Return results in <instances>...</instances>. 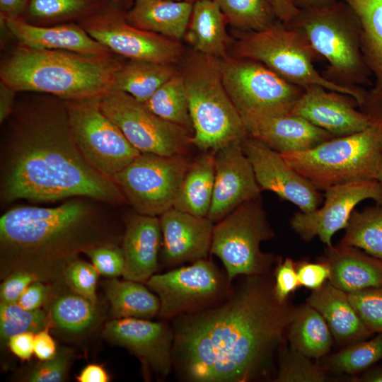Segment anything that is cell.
<instances>
[{"label":"cell","mask_w":382,"mask_h":382,"mask_svg":"<svg viewBox=\"0 0 382 382\" xmlns=\"http://www.w3.org/2000/svg\"><path fill=\"white\" fill-rule=\"evenodd\" d=\"M322 260L330 269L328 282L347 293L382 285V260L358 248L327 247Z\"/></svg>","instance_id":"obj_25"},{"label":"cell","mask_w":382,"mask_h":382,"mask_svg":"<svg viewBox=\"0 0 382 382\" xmlns=\"http://www.w3.org/2000/svg\"><path fill=\"white\" fill-rule=\"evenodd\" d=\"M274 292L277 299L284 303L300 286L296 265L289 257L278 260L274 272Z\"/></svg>","instance_id":"obj_46"},{"label":"cell","mask_w":382,"mask_h":382,"mask_svg":"<svg viewBox=\"0 0 382 382\" xmlns=\"http://www.w3.org/2000/svg\"><path fill=\"white\" fill-rule=\"evenodd\" d=\"M231 25L251 31L266 29L278 21L267 0H214Z\"/></svg>","instance_id":"obj_37"},{"label":"cell","mask_w":382,"mask_h":382,"mask_svg":"<svg viewBox=\"0 0 382 382\" xmlns=\"http://www.w3.org/2000/svg\"><path fill=\"white\" fill-rule=\"evenodd\" d=\"M241 117L248 137L280 154L304 151L334 137L291 113Z\"/></svg>","instance_id":"obj_22"},{"label":"cell","mask_w":382,"mask_h":382,"mask_svg":"<svg viewBox=\"0 0 382 382\" xmlns=\"http://www.w3.org/2000/svg\"><path fill=\"white\" fill-rule=\"evenodd\" d=\"M83 28L111 52L131 60L173 64L183 52L178 40L140 29L113 15L88 20Z\"/></svg>","instance_id":"obj_16"},{"label":"cell","mask_w":382,"mask_h":382,"mask_svg":"<svg viewBox=\"0 0 382 382\" xmlns=\"http://www.w3.org/2000/svg\"><path fill=\"white\" fill-rule=\"evenodd\" d=\"M336 0H293L299 9L320 6L331 4Z\"/></svg>","instance_id":"obj_58"},{"label":"cell","mask_w":382,"mask_h":382,"mask_svg":"<svg viewBox=\"0 0 382 382\" xmlns=\"http://www.w3.org/2000/svg\"><path fill=\"white\" fill-rule=\"evenodd\" d=\"M274 236L260 197L248 201L214 226L210 253L220 259L231 283L238 276L269 274L276 256L260 249Z\"/></svg>","instance_id":"obj_9"},{"label":"cell","mask_w":382,"mask_h":382,"mask_svg":"<svg viewBox=\"0 0 382 382\" xmlns=\"http://www.w3.org/2000/svg\"><path fill=\"white\" fill-rule=\"evenodd\" d=\"M275 382H328L334 377L320 362H314L296 349L283 345L278 354Z\"/></svg>","instance_id":"obj_38"},{"label":"cell","mask_w":382,"mask_h":382,"mask_svg":"<svg viewBox=\"0 0 382 382\" xmlns=\"http://www.w3.org/2000/svg\"><path fill=\"white\" fill-rule=\"evenodd\" d=\"M38 279L33 273L26 270H16L10 273L1 284V301L4 303H18L26 288L34 281Z\"/></svg>","instance_id":"obj_47"},{"label":"cell","mask_w":382,"mask_h":382,"mask_svg":"<svg viewBox=\"0 0 382 382\" xmlns=\"http://www.w3.org/2000/svg\"><path fill=\"white\" fill-rule=\"evenodd\" d=\"M353 308L366 328L382 333V285L347 293Z\"/></svg>","instance_id":"obj_41"},{"label":"cell","mask_w":382,"mask_h":382,"mask_svg":"<svg viewBox=\"0 0 382 382\" xmlns=\"http://www.w3.org/2000/svg\"><path fill=\"white\" fill-rule=\"evenodd\" d=\"M286 25L301 33L328 62L322 73L327 80L349 88L370 84L372 74L361 50L359 22L345 2L299 9Z\"/></svg>","instance_id":"obj_5"},{"label":"cell","mask_w":382,"mask_h":382,"mask_svg":"<svg viewBox=\"0 0 382 382\" xmlns=\"http://www.w3.org/2000/svg\"><path fill=\"white\" fill-rule=\"evenodd\" d=\"M41 280L32 282L21 296L18 303L28 310L38 309L49 299L51 287Z\"/></svg>","instance_id":"obj_49"},{"label":"cell","mask_w":382,"mask_h":382,"mask_svg":"<svg viewBox=\"0 0 382 382\" xmlns=\"http://www.w3.org/2000/svg\"><path fill=\"white\" fill-rule=\"evenodd\" d=\"M190 163L185 155L141 153L112 179L137 213L160 216L173 207Z\"/></svg>","instance_id":"obj_12"},{"label":"cell","mask_w":382,"mask_h":382,"mask_svg":"<svg viewBox=\"0 0 382 382\" xmlns=\"http://www.w3.org/2000/svg\"><path fill=\"white\" fill-rule=\"evenodd\" d=\"M88 6L87 0H30L28 11L37 18L56 19L79 14Z\"/></svg>","instance_id":"obj_44"},{"label":"cell","mask_w":382,"mask_h":382,"mask_svg":"<svg viewBox=\"0 0 382 382\" xmlns=\"http://www.w3.org/2000/svg\"><path fill=\"white\" fill-rule=\"evenodd\" d=\"M306 303L322 315L338 345L345 347L372 334L351 304L348 294L328 282L312 290Z\"/></svg>","instance_id":"obj_26"},{"label":"cell","mask_w":382,"mask_h":382,"mask_svg":"<svg viewBox=\"0 0 382 382\" xmlns=\"http://www.w3.org/2000/svg\"><path fill=\"white\" fill-rule=\"evenodd\" d=\"M234 57L257 61L288 82L305 88L321 86L361 103L365 89L340 86L327 80L314 66L318 55L301 33L278 21L259 31L245 33L233 47Z\"/></svg>","instance_id":"obj_8"},{"label":"cell","mask_w":382,"mask_h":382,"mask_svg":"<svg viewBox=\"0 0 382 382\" xmlns=\"http://www.w3.org/2000/svg\"><path fill=\"white\" fill-rule=\"evenodd\" d=\"M340 244L358 248L382 260V203L354 209Z\"/></svg>","instance_id":"obj_34"},{"label":"cell","mask_w":382,"mask_h":382,"mask_svg":"<svg viewBox=\"0 0 382 382\" xmlns=\"http://www.w3.org/2000/svg\"><path fill=\"white\" fill-rule=\"evenodd\" d=\"M267 1L272 7L277 18L284 24H288L299 11L293 0Z\"/></svg>","instance_id":"obj_53"},{"label":"cell","mask_w":382,"mask_h":382,"mask_svg":"<svg viewBox=\"0 0 382 382\" xmlns=\"http://www.w3.org/2000/svg\"><path fill=\"white\" fill-rule=\"evenodd\" d=\"M214 157L215 150L206 151L191 162L177 191L173 208L198 216H207L214 190Z\"/></svg>","instance_id":"obj_29"},{"label":"cell","mask_w":382,"mask_h":382,"mask_svg":"<svg viewBox=\"0 0 382 382\" xmlns=\"http://www.w3.org/2000/svg\"><path fill=\"white\" fill-rule=\"evenodd\" d=\"M221 59L196 52L181 72L192 125L191 143L204 151L247 137L242 117L224 85Z\"/></svg>","instance_id":"obj_6"},{"label":"cell","mask_w":382,"mask_h":382,"mask_svg":"<svg viewBox=\"0 0 382 382\" xmlns=\"http://www.w3.org/2000/svg\"><path fill=\"white\" fill-rule=\"evenodd\" d=\"M34 337L32 332H24L11 336L7 345L11 352L22 360H28L34 354Z\"/></svg>","instance_id":"obj_51"},{"label":"cell","mask_w":382,"mask_h":382,"mask_svg":"<svg viewBox=\"0 0 382 382\" xmlns=\"http://www.w3.org/2000/svg\"><path fill=\"white\" fill-rule=\"evenodd\" d=\"M281 154L319 190L349 183L376 180L382 155V127L372 125L304 151Z\"/></svg>","instance_id":"obj_7"},{"label":"cell","mask_w":382,"mask_h":382,"mask_svg":"<svg viewBox=\"0 0 382 382\" xmlns=\"http://www.w3.org/2000/svg\"><path fill=\"white\" fill-rule=\"evenodd\" d=\"M162 233L158 216L137 213L125 221L122 249L125 257V279L141 283L158 270Z\"/></svg>","instance_id":"obj_23"},{"label":"cell","mask_w":382,"mask_h":382,"mask_svg":"<svg viewBox=\"0 0 382 382\" xmlns=\"http://www.w3.org/2000/svg\"><path fill=\"white\" fill-rule=\"evenodd\" d=\"M64 101L75 141L95 170L112 178L141 154L103 112L100 98Z\"/></svg>","instance_id":"obj_11"},{"label":"cell","mask_w":382,"mask_h":382,"mask_svg":"<svg viewBox=\"0 0 382 382\" xmlns=\"http://www.w3.org/2000/svg\"><path fill=\"white\" fill-rule=\"evenodd\" d=\"M161 257L169 266L206 259L210 253L214 222L173 207L159 216Z\"/></svg>","instance_id":"obj_21"},{"label":"cell","mask_w":382,"mask_h":382,"mask_svg":"<svg viewBox=\"0 0 382 382\" xmlns=\"http://www.w3.org/2000/svg\"><path fill=\"white\" fill-rule=\"evenodd\" d=\"M104 336L134 354L144 366L165 377L173 367V332L167 323L125 318L108 322Z\"/></svg>","instance_id":"obj_19"},{"label":"cell","mask_w":382,"mask_h":382,"mask_svg":"<svg viewBox=\"0 0 382 382\" xmlns=\"http://www.w3.org/2000/svg\"><path fill=\"white\" fill-rule=\"evenodd\" d=\"M98 274L93 265L76 258L65 267L62 277L75 294L96 303Z\"/></svg>","instance_id":"obj_42"},{"label":"cell","mask_w":382,"mask_h":382,"mask_svg":"<svg viewBox=\"0 0 382 382\" xmlns=\"http://www.w3.org/2000/svg\"><path fill=\"white\" fill-rule=\"evenodd\" d=\"M382 359V333L360 340L323 358L321 364L332 374L352 376L366 371Z\"/></svg>","instance_id":"obj_36"},{"label":"cell","mask_w":382,"mask_h":382,"mask_svg":"<svg viewBox=\"0 0 382 382\" xmlns=\"http://www.w3.org/2000/svg\"><path fill=\"white\" fill-rule=\"evenodd\" d=\"M144 103L161 118L192 131L188 98L181 72L176 71Z\"/></svg>","instance_id":"obj_35"},{"label":"cell","mask_w":382,"mask_h":382,"mask_svg":"<svg viewBox=\"0 0 382 382\" xmlns=\"http://www.w3.org/2000/svg\"><path fill=\"white\" fill-rule=\"evenodd\" d=\"M8 119L1 152L2 203H46L79 197L109 204L127 202L113 179L83 158L64 100L14 108Z\"/></svg>","instance_id":"obj_2"},{"label":"cell","mask_w":382,"mask_h":382,"mask_svg":"<svg viewBox=\"0 0 382 382\" xmlns=\"http://www.w3.org/2000/svg\"><path fill=\"white\" fill-rule=\"evenodd\" d=\"M94 201L73 197L57 207L19 206L4 213L0 218L1 277L21 270L44 282L54 281L79 253L114 242Z\"/></svg>","instance_id":"obj_3"},{"label":"cell","mask_w":382,"mask_h":382,"mask_svg":"<svg viewBox=\"0 0 382 382\" xmlns=\"http://www.w3.org/2000/svg\"><path fill=\"white\" fill-rule=\"evenodd\" d=\"M286 340L298 352L317 360L327 356L334 343L325 320L307 303L295 306L287 328Z\"/></svg>","instance_id":"obj_30"},{"label":"cell","mask_w":382,"mask_h":382,"mask_svg":"<svg viewBox=\"0 0 382 382\" xmlns=\"http://www.w3.org/2000/svg\"><path fill=\"white\" fill-rule=\"evenodd\" d=\"M48 327V318L41 309L28 310L18 303L0 304V336L3 342L15 335L37 332Z\"/></svg>","instance_id":"obj_40"},{"label":"cell","mask_w":382,"mask_h":382,"mask_svg":"<svg viewBox=\"0 0 382 382\" xmlns=\"http://www.w3.org/2000/svg\"><path fill=\"white\" fill-rule=\"evenodd\" d=\"M105 294L115 318L150 319L158 315L161 303L141 282L111 278L105 284Z\"/></svg>","instance_id":"obj_31"},{"label":"cell","mask_w":382,"mask_h":382,"mask_svg":"<svg viewBox=\"0 0 382 382\" xmlns=\"http://www.w3.org/2000/svg\"><path fill=\"white\" fill-rule=\"evenodd\" d=\"M146 284L159 298L158 316L164 320L213 306L231 290L227 277L207 258L166 273L154 274Z\"/></svg>","instance_id":"obj_14"},{"label":"cell","mask_w":382,"mask_h":382,"mask_svg":"<svg viewBox=\"0 0 382 382\" xmlns=\"http://www.w3.org/2000/svg\"><path fill=\"white\" fill-rule=\"evenodd\" d=\"M173 64L131 60L116 72L113 89L146 102L176 70Z\"/></svg>","instance_id":"obj_33"},{"label":"cell","mask_w":382,"mask_h":382,"mask_svg":"<svg viewBox=\"0 0 382 382\" xmlns=\"http://www.w3.org/2000/svg\"><path fill=\"white\" fill-rule=\"evenodd\" d=\"M100 106L141 153L185 155L192 144L189 129L161 118L125 92L112 89L100 98Z\"/></svg>","instance_id":"obj_13"},{"label":"cell","mask_w":382,"mask_h":382,"mask_svg":"<svg viewBox=\"0 0 382 382\" xmlns=\"http://www.w3.org/2000/svg\"><path fill=\"white\" fill-rule=\"evenodd\" d=\"M50 314L60 329L71 333H80L93 325L97 311L96 303L75 294L57 297L51 306Z\"/></svg>","instance_id":"obj_39"},{"label":"cell","mask_w":382,"mask_h":382,"mask_svg":"<svg viewBox=\"0 0 382 382\" xmlns=\"http://www.w3.org/2000/svg\"><path fill=\"white\" fill-rule=\"evenodd\" d=\"M48 329L47 327L35 334L34 337V354L40 361L51 359L57 352L55 342Z\"/></svg>","instance_id":"obj_52"},{"label":"cell","mask_w":382,"mask_h":382,"mask_svg":"<svg viewBox=\"0 0 382 382\" xmlns=\"http://www.w3.org/2000/svg\"><path fill=\"white\" fill-rule=\"evenodd\" d=\"M226 23L214 0L195 1L184 39L197 52L224 59L228 45Z\"/></svg>","instance_id":"obj_28"},{"label":"cell","mask_w":382,"mask_h":382,"mask_svg":"<svg viewBox=\"0 0 382 382\" xmlns=\"http://www.w3.org/2000/svg\"><path fill=\"white\" fill-rule=\"evenodd\" d=\"M376 180L381 184L382 186V155L378 169L377 176H376Z\"/></svg>","instance_id":"obj_59"},{"label":"cell","mask_w":382,"mask_h":382,"mask_svg":"<svg viewBox=\"0 0 382 382\" xmlns=\"http://www.w3.org/2000/svg\"><path fill=\"white\" fill-rule=\"evenodd\" d=\"M17 92L3 82H0V123H4L13 113Z\"/></svg>","instance_id":"obj_54"},{"label":"cell","mask_w":382,"mask_h":382,"mask_svg":"<svg viewBox=\"0 0 382 382\" xmlns=\"http://www.w3.org/2000/svg\"><path fill=\"white\" fill-rule=\"evenodd\" d=\"M235 141L215 150L214 183L207 217L216 223L262 192L250 161Z\"/></svg>","instance_id":"obj_18"},{"label":"cell","mask_w":382,"mask_h":382,"mask_svg":"<svg viewBox=\"0 0 382 382\" xmlns=\"http://www.w3.org/2000/svg\"><path fill=\"white\" fill-rule=\"evenodd\" d=\"M241 144L262 191L274 192L303 212H312L323 202L319 190L293 168L280 153L248 136Z\"/></svg>","instance_id":"obj_17"},{"label":"cell","mask_w":382,"mask_h":382,"mask_svg":"<svg viewBox=\"0 0 382 382\" xmlns=\"http://www.w3.org/2000/svg\"><path fill=\"white\" fill-rule=\"evenodd\" d=\"M79 382H108L110 376L105 369L98 364H88L76 376Z\"/></svg>","instance_id":"obj_55"},{"label":"cell","mask_w":382,"mask_h":382,"mask_svg":"<svg viewBox=\"0 0 382 382\" xmlns=\"http://www.w3.org/2000/svg\"><path fill=\"white\" fill-rule=\"evenodd\" d=\"M110 1H115V0H110Z\"/></svg>","instance_id":"obj_61"},{"label":"cell","mask_w":382,"mask_h":382,"mask_svg":"<svg viewBox=\"0 0 382 382\" xmlns=\"http://www.w3.org/2000/svg\"><path fill=\"white\" fill-rule=\"evenodd\" d=\"M296 265L300 286L307 289L316 290L330 277L329 267L323 260L317 262L301 261Z\"/></svg>","instance_id":"obj_48"},{"label":"cell","mask_w":382,"mask_h":382,"mask_svg":"<svg viewBox=\"0 0 382 382\" xmlns=\"http://www.w3.org/2000/svg\"><path fill=\"white\" fill-rule=\"evenodd\" d=\"M30 0H0L1 17L19 18Z\"/></svg>","instance_id":"obj_56"},{"label":"cell","mask_w":382,"mask_h":382,"mask_svg":"<svg viewBox=\"0 0 382 382\" xmlns=\"http://www.w3.org/2000/svg\"><path fill=\"white\" fill-rule=\"evenodd\" d=\"M341 1L358 18L363 55L376 85L382 86V0Z\"/></svg>","instance_id":"obj_32"},{"label":"cell","mask_w":382,"mask_h":382,"mask_svg":"<svg viewBox=\"0 0 382 382\" xmlns=\"http://www.w3.org/2000/svg\"><path fill=\"white\" fill-rule=\"evenodd\" d=\"M357 107L356 100L349 96L311 86L304 88L290 113L338 137L372 126L368 116Z\"/></svg>","instance_id":"obj_20"},{"label":"cell","mask_w":382,"mask_h":382,"mask_svg":"<svg viewBox=\"0 0 382 382\" xmlns=\"http://www.w3.org/2000/svg\"><path fill=\"white\" fill-rule=\"evenodd\" d=\"M122 64L110 54L35 50L19 45L1 62V81L16 92L52 94L64 100L101 98L113 89Z\"/></svg>","instance_id":"obj_4"},{"label":"cell","mask_w":382,"mask_h":382,"mask_svg":"<svg viewBox=\"0 0 382 382\" xmlns=\"http://www.w3.org/2000/svg\"><path fill=\"white\" fill-rule=\"evenodd\" d=\"M193 3L174 0H135L127 22L140 29L178 40L184 37Z\"/></svg>","instance_id":"obj_27"},{"label":"cell","mask_w":382,"mask_h":382,"mask_svg":"<svg viewBox=\"0 0 382 382\" xmlns=\"http://www.w3.org/2000/svg\"><path fill=\"white\" fill-rule=\"evenodd\" d=\"M356 379H357V381L361 382H382V367L371 366Z\"/></svg>","instance_id":"obj_57"},{"label":"cell","mask_w":382,"mask_h":382,"mask_svg":"<svg viewBox=\"0 0 382 382\" xmlns=\"http://www.w3.org/2000/svg\"><path fill=\"white\" fill-rule=\"evenodd\" d=\"M221 71L241 117L290 113L304 91L253 59L226 56L221 59Z\"/></svg>","instance_id":"obj_10"},{"label":"cell","mask_w":382,"mask_h":382,"mask_svg":"<svg viewBox=\"0 0 382 382\" xmlns=\"http://www.w3.org/2000/svg\"><path fill=\"white\" fill-rule=\"evenodd\" d=\"M358 108L368 116L372 125L382 127V86L376 85L366 90Z\"/></svg>","instance_id":"obj_50"},{"label":"cell","mask_w":382,"mask_h":382,"mask_svg":"<svg viewBox=\"0 0 382 382\" xmlns=\"http://www.w3.org/2000/svg\"><path fill=\"white\" fill-rule=\"evenodd\" d=\"M21 45L35 50H67L86 54L105 55L111 51L74 24L42 27L19 18L1 17Z\"/></svg>","instance_id":"obj_24"},{"label":"cell","mask_w":382,"mask_h":382,"mask_svg":"<svg viewBox=\"0 0 382 382\" xmlns=\"http://www.w3.org/2000/svg\"><path fill=\"white\" fill-rule=\"evenodd\" d=\"M217 304L174 318L173 363L190 382L269 379L295 306L279 302L269 274L243 276Z\"/></svg>","instance_id":"obj_1"},{"label":"cell","mask_w":382,"mask_h":382,"mask_svg":"<svg viewBox=\"0 0 382 382\" xmlns=\"http://www.w3.org/2000/svg\"><path fill=\"white\" fill-rule=\"evenodd\" d=\"M71 352L64 348L57 351L51 359L41 361L28 374L26 381L30 382H61L65 380Z\"/></svg>","instance_id":"obj_45"},{"label":"cell","mask_w":382,"mask_h":382,"mask_svg":"<svg viewBox=\"0 0 382 382\" xmlns=\"http://www.w3.org/2000/svg\"><path fill=\"white\" fill-rule=\"evenodd\" d=\"M325 191L320 208L309 212H296L289 223L303 241H309L318 237L327 247L332 245V236L346 228L359 203L364 199L382 203V186L377 180L337 185Z\"/></svg>","instance_id":"obj_15"},{"label":"cell","mask_w":382,"mask_h":382,"mask_svg":"<svg viewBox=\"0 0 382 382\" xmlns=\"http://www.w3.org/2000/svg\"><path fill=\"white\" fill-rule=\"evenodd\" d=\"M174 1H187V2H195V1H199V0H174Z\"/></svg>","instance_id":"obj_60"},{"label":"cell","mask_w":382,"mask_h":382,"mask_svg":"<svg viewBox=\"0 0 382 382\" xmlns=\"http://www.w3.org/2000/svg\"><path fill=\"white\" fill-rule=\"evenodd\" d=\"M83 253L90 258L99 274L110 278L122 275L125 268L124 254L122 247L115 242L93 246Z\"/></svg>","instance_id":"obj_43"}]
</instances>
